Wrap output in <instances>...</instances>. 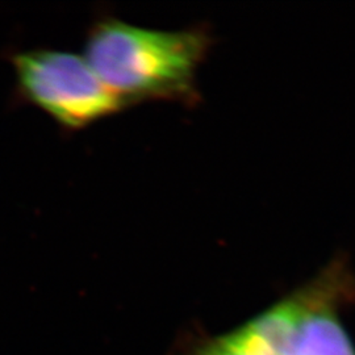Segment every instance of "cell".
I'll use <instances>...</instances> for the list:
<instances>
[{
	"label": "cell",
	"mask_w": 355,
	"mask_h": 355,
	"mask_svg": "<svg viewBox=\"0 0 355 355\" xmlns=\"http://www.w3.org/2000/svg\"><path fill=\"white\" fill-rule=\"evenodd\" d=\"M300 315L284 355H355L338 308L355 296V275L343 258L297 290Z\"/></svg>",
	"instance_id": "cell-3"
},
{
	"label": "cell",
	"mask_w": 355,
	"mask_h": 355,
	"mask_svg": "<svg viewBox=\"0 0 355 355\" xmlns=\"http://www.w3.org/2000/svg\"><path fill=\"white\" fill-rule=\"evenodd\" d=\"M212 45L200 28L158 31L103 16L89 26L85 58L123 107L193 103L196 76Z\"/></svg>",
	"instance_id": "cell-1"
},
{
	"label": "cell",
	"mask_w": 355,
	"mask_h": 355,
	"mask_svg": "<svg viewBox=\"0 0 355 355\" xmlns=\"http://www.w3.org/2000/svg\"><path fill=\"white\" fill-rule=\"evenodd\" d=\"M174 355H246L237 349L228 338L217 337L211 340H203L199 343H191L186 347H179Z\"/></svg>",
	"instance_id": "cell-4"
},
{
	"label": "cell",
	"mask_w": 355,
	"mask_h": 355,
	"mask_svg": "<svg viewBox=\"0 0 355 355\" xmlns=\"http://www.w3.org/2000/svg\"><path fill=\"white\" fill-rule=\"evenodd\" d=\"M10 62L17 94L66 129L89 127L124 108L86 58L74 53L51 49L16 51Z\"/></svg>",
	"instance_id": "cell-2"
}]
</instances>
